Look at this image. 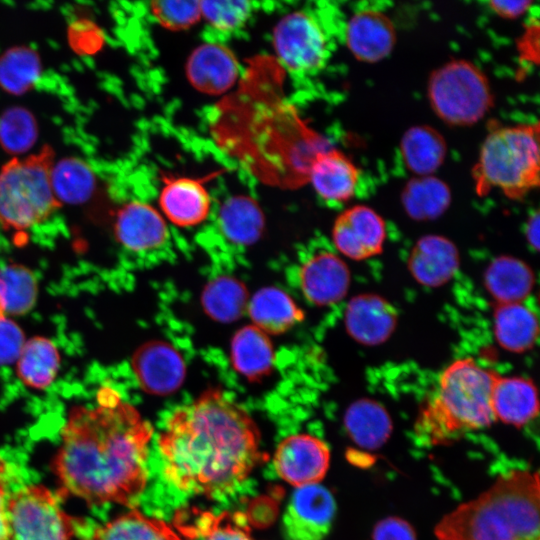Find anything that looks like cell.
<instances>
[{"mask_svg":"<svg viewBox=\"0 0 540 540\" xmlns=\"http://www.w3.org/2000/svg\"><path fill=\"white\" fill-rule=\"evenodd\" d=\"M151 425L116 390L70 409L52 461L61 490L90 505L133 503L144 491Z\"/></svg>","mask_w":540,"mask_h":540,"instance_id":"obj_1","label":"cell"},{"mask_svg":"<svg viewBox=\"0 0 540 540\" xmlns=\"http://www.w3.org/2000/svg\"><path fill=\"white\" fill-rule=\"evenodd\" d=\"M158 446L169 482L210 497L235 490L262 458L256 424L218 390L175 410Z\"/></svg>","mask_w":540,"mask_h":540,"instance_id":"obj_2","label":"cell"},{"mask_svg":"<svg viewBox=\"0 0 540 540\" xmlns=\"http://www.w3.org/2000/svg\"><path fill=\"white\" fill-rule=\"evenodd\" d=\"M539 507V473L513 470L445 515L435 535L438 540H540Z\"/></svg>","mask_w":540,"mask_h":540,"instance_id":"obj_3","label":"cell"},{"mask_svg":"<svg viewBox=\"0 0 540 540\" xmlns=\"http://www.w3.org/2000/svg\"><path fill=\"white\" fill-rule=\"evenodd\" d=\"M497 374L472 358H460L440 374L435 392L421 410L416 431L431 445H443L465 432L496 421L491 394Z\"/></svg>","mask_w":540,"mask_h":540,"instance_id":"obj_4","label":"cell"},{"mask_svg":"<svg viewBox=\"0 0 540 540\" xmlns=\"http://www.w3.org/2000/svg\"><path fill=\"white\" fill-rule=\"evenodd\" d=\"M476 192L500 190L521 199L540 183L539 124H519L492 129L484 139L473 168Z\"/></svg>","mask_w":540,"mask_h":540,"instance_id":"obj_5","label":"cell"},{"mask_svg":"<svg viewBox=\"0 0 540 540\" xmlns=\"http://www.w3.org/2000/svg\"><path fill=\"white\" fill-rule=\"evenodd\" d=\"M54 152L48 145L25 158L13 157L0 169V225L25 230L46 221L62 205L50 181Z\"/></svg>","mask_w":540,"mask_h":540,"instance_id":"obj_6","label":"cell"},{"mask_svg":"<svg viewBox=\"0 0 540 540\" xmlns=\"http://www.w3.org/2000/svg\"><path fill=\"white\" fill-rule=\"evenodd\" d=\"M427 94L434 113L451 126L476 124L493 105L487 76L465 59L451 60L433 71Z\"/></svg>","mask_w":540,"mask_h":540,"instance_id":"obj_7","label":"cell"},{"mask_svg":"<svg viewBox=\"0 0 540 540\" xmlns=\"http://www.w3.org/2000/svg\"><path fill=\"white\" fill-rule=\"evenodd\" d=\"M8 540H73L74 520L46 486L30 484L16 490L7 504Z\"/></svg>","mask_w":540,"mask_h":540,"instance_id":"obj_8","label":"cell"},{"mask_svg":"<svg viewBox=\"0 0 540 540\" xmlns=\"http://www.w3.org/2000/svg\"><path fill=\"white\" fill-rule=\"evenodd\" d=\"M272 44L279 62L294 73L319 70L329 55L323 27L305 11H293L282 17L273 29Z\"/></svg>","mask_w":540,"mask_h":540,"instance_id":"obj_9","label":"cell"},{"mask_svg":"<svg viewBox=\"0 0 540 540\" xmlns=\"http://www.w3.org/2000/svg\"><path fill=\"white\" fill-rule=\"evenodd\" d=\"M336 513L332 493L320 484L298 487L283 515L286 540H323Z\"/></svg>","mask_w":540,"mask_h":540,"instance_id":"obj_10","label":"cell"},{"mask_svg":"<svg viewBox=\"0 0 540 540\" xmlns=\"http://www.w3.org/2000/svg\"><path fill=\"white\" fill-rule=\"evenodd\" d=\"M330 450L317 437L296 434L285 438L274 456L277 474L295 487L319 484L329 468Z\"/></svg>","mask_w":540,"mask_h":540,"instance_id":"obj_11","label":"cell"},{"mask_svg":"<svg viewBox=\"0 0 540 540\" xmlns=\"http://www.w3.org/2000/svg\"><path fill=\"white\" fill-rule=\"evenodd\" d=\"M386 237L385 222L372 208L356 205L335 220L332 240L345 256L361 260L380 253Z\"/></svg>","mask_w":540,"mask_h":540,"instance_id":"obj_12","label":"cell"},{"mask_svg":"<svg viewBox=\"0 0 540 540\" xmlns=\"http://www.w3.org/2000/svg\"><path fill=\"white\" fill-rule=\"evenodd\" d=\"M132 370L139 386L147 393L166 395L182 385L186 367L179 352L164 341H150L132 356Z\"/></svg>","mask_w":540,"mask_h":540,"instance_id":"obj_13","label":"cell"},{"mask_svg":"<svg viewBox=\"0 0 540 540\" xmlns=\"http://www.w3.org/2000/svg\"><path fill=\"white\" fill-rule=\"evenodd\" d=\"M189 83L206 95H222L230 90L240 75L234 53L224 44L205 42L197 46L186 62Z\"/></svg>","mask_w":540,"mask_h":540,"instance_id":"obj_14","label":"cell"},{"mask_svg":"<svg viewBox=\"0 0 540 540\" xmlns=\"http://www.w3.org/2000/svg\"><path fill=\"white\" fill-rule=\"evenodd\" d=\"M345 41L359 61L377 63L385 59L396 44V30L391 19L381 11L360 10L347 22Z\"/></svg>","mask_w":540,"mask_h":540,"instance_id":"obj_15","label":"cell"},{"mask_svg":"<svg viewBox=\"0 0 540 540\" xmlns=\"http://www.w3.org/2000/svg\"><path fill=\"white\" fill-rule=\"evenodd\" d=\"M162 181L159 206L170 222L179 227H191L208 217L211 197L204 180L164 175Z\"/></svg>","mask_w":540,"mask_h":540,"instance_id":"obj_16","label":"cell"},{"mask_svg":"<svg viewBox=\"0 0 540 540\" xmlns=\"http://www.w3.org/2000/svg\"><path fill=\"white\" fill-rule=\"evenodd\" d=\"M114 234L123 247L141 252L163 245L168 228L161 213L151 204L132 200L117 211Z\"/></svg>","mask_w":540,"mask_h":540,"instance_id":"obj_17","label":"cell"},{"mask_svg":"<svg viewBox=\"0 0 540 540\" xmlns=\"http://www.w3.org/2000/svg\"><path fill=\"white\" fill-rule=\"evenodd\" d=\"M359 177V169L343 152L327 147L314 156L307 183L324 201L340 204L355 195Z\"/></svg>","mask_w":540,"mask_h":540,"instance_id":"obj_18","label":"cell"},{"mask_svg":"<svg viewBox=\"0 0 540 540\" xmlns=\"http://www.w3.org/2000/svg\"><path fill=\"white\" fill-rule=\"evenodd\" d=\"M349 270L343 260L331 252H319L301 265L300 288L308 301L326 306L340 301L349 287Z\"/></svg>","mask_w":540,"mask_h":540,"instance_id":"obj_19","label":"cell"},{"mask_svg":"<svg viewBox=\"0 0 540 540\" xmlns=\"http://www.w3.org/2000/svg\"><path fill=\"white\" fill-rule=\"evenodd\" d=\"M345 319L349 334L358 342L379 344L394 330L396 311L381 297L362 295L351 300Z\"/></svg>","mask_w":540,"mask_h":540,"instance_id":"obj_20","label":"cell"},{"mask_svg":"<svg viewBox=\"0 0 540 540\" xmlns=\"http://www.w3.org/2000/svg\"><path fill=\"white\" fill-rule=\"evenodd\" d=\"M491 407L495 419L516 427L523 426L538 415L537 389L524 377H501L495 379Z\"/></svg>","mask_w":540,"mask_h":540,"instance_id":"obj_21","label":"cell"},{"mask_svg":"<svg viewBox=\"0 0 540 540\" xmlns=\"http://www.w3.org/2000/svg\"><path fill=\"white\" fill-rule=\"evenodd\" d=\"M409 266L420 283L439 286L449 280L458 267V254L449 240L435 235L420 239L414 246Z\"/></svg>","mask_w":540,"mask_h":540,"instance_id":"obj_22","label":"cell"},{"mask_svg":"<svg viewBox=\"0 0 540 540\" xmlns=\"http://www.w3.org/2000/svg\"><path fill=\"white\" fill-rule=\"evenodd\" d=\"M218 227L230 242L247 246L261 237L265 217L259 203L249 195L237 194L227 198L217 217Z\"/></svg>","mask_w":540,"mask_h":540,"instance_id":"obj_23","label":"cell"},{"mask_svg":"<svg viewBox=\"0 0 540 540\" xmlns=\"http://www.w3.org/2000/svg\"><path fill=\"white\" fill-rule=\"evenodd\" d=\"M400 153L406 168L415 176L433 175L444 163L447 145L433 127H410L400 141Z\"/></svg>","mask_w":540,"mask_h":540,"instance_id":"obj_24","label":"cell"},{"mask_svg":"<svg viewBox=\"0 0 540 540\" xmlns=\"http://www.w3.org/2000/svg\"><path fill=\"white\" fill-rule=\"evenodd\" d=\"M253 325L266 334H281L298 323L303 315L293 299L276 287L258 290L246 310Z\"/></svg>","mask_w":540,"mask_h":540,"instance_id":"obj_25","label":"cell"},{"mask_svg":"<svg viewBox=\"0 0 540 540\" xmlns=\"http://www.w3.org/2000/svg\"><path fill=\"white\" fill-rule=\"evenodd\" d=\"M231 360L235 369L250 380H259L271 371L275 354L273 345L254 325L239 329L231 341Z\"/></svg>","mask_w":540,"mask_h":540,"instance_id":"obj_26","label":"cell"},{"mask_svg":"<svg viewBox=\"0 0 540 540\" xmlns=\"http://www.w3.org/2000/svg\"><path fill=\"white\" fill-rule=\"evenodd\" d=\"M60 362L55 343L46 337L34 336L25 341L15 362L17 376L27 387L44 390L57 377Z\"/></svg>","mask_w":540,"mask_h":540,"instance_id":"obj_27","label":"cell"},{"mask_svg":"<svg viewBox=\"0 0 540 540\" xmlns=\"http://www.w3.org/2000/svg\"><path fill=\"white\" fill-rule=\"evenodd\" d=\"M85 540H181L164 521L138 510L121 514L95 527Z\"/></svg>","mask_w":540,"mask_h":540,"instance_id":"obj_28","label":"cell"},{"mask_svg":"<svg viewBox=\"0 0 540 540\" xmlns=\"http://www.w3.org/2000/svg\"><path fill=\"white\" fill-rule=\"evenodd\" d=\"M494 332L499 344L506 350L526 351L537 339L536 315L523 302L500 304L494 315Z\"/></svg>","mask_w":540,"mask_h":540,"instance_id":"obj_29","label":"cell"},{"mask_svg":"<svg viewBox=\"0 0 540 540\" xmlns=\"http://www.w3.org/2000/svg\"><path fill=\"white\" fill-rule=\"evenodd\" d=\"M345 426L354 442L367 449L382 446L392 431L387 411L373 400L353 403L346 412Z\"/></svg>","mask_w":540,"mask_h":540,"instance_id":"obj_30","label":"cell"},{"mask_svg":"<svg viewBox=\"0 0 540 540\" xmlns=\"http://www.w3.org/2000/svg\"><path fill=\"white\" fill-rule=\"evenodd\" d=\"M450 202L449 186L434 175L415 176L406 183L402 192L404 209L416 220H429L441 216Z\"/></svg>","mask_w":540,"mask_h":540,"instance_id":"obj_31","label":"cell"},{"mask_svg":"<svg viewBox=\"0 0 540 540\" xmlns=\"http://www.w3.org/2000/svg\"><path fill=\"white\" fill-rule=\"evenodd\" d=\"M50 181L53 193L63 205L81 204L89 200L96 188V176L91 166L76 157L54 162Z\"/></svg>","mask_w":540,"mask_h":540,"instance_id":"obj_32","label":"cell"},{"mask_svg":"<svg viewBox=\"0 0 540 540\" xmlns=\"http://www.w3.org/2000/svg\"><path fill=\"white\" fill-rule=\"evenodd\" d=\"M178 519V529L189 540H254L244 520L237 515L192 511Z\"/></svg>","mask_w":540,"mask_h":540,"instance_id":"obj_33","label":"cell"},{"mask_svg":"<svg viewBox=\"0 0 540 540\" xmlns=\"http://www.w3.org/2000/svg\"><path fill=\"white\" fill-rule=\"evenodd\" d=\"M485 284L500 304L522 302L533 286V274L512 257L497 258L487 269Z\"/></svg>","mask_w":540,"mask_h":540,"instance_id":"obj_34","label":"cell"},{"mask_svg":"<svg viewBox=\"0 0 540 540\" xmlns=\"http://www.w3.org/2000/svg\"><path fill=\"white\" fill-rule=\"evenodd\" d=\"M248 292L245 285L230 276H219L204 288L201 302L205 313L213 320L230 323L247 310Z\"/></svg>","mask_w":540,"mask_h":540,"instance_id":"obj_35","label":"cell"},{"mask_svg":"<svg viewBox=\"0 0 540 540\" xmlns=\"http://www.w3.org/2000/svg\"><path fill=\"white\" fill-rule=\"evenodd\" d=\"M37 295V279L29 268L17 263L0 267V308L5 316L27 313Z\"/></svg>","mask_w":540,"mask_h":540,"instance_id":"obj_36","label":"cell"},{"mask_svg":"<svg viewBox=\"0 0 540 540\" xmlns=\"http://www.w3.org/2000/svg\"><path fill=\"white\" fill-rule=\"evenodd\" d=\"M42 73L35 49L18 46L0 56V87L12 95H22L35 86Z\"/></svg>","mask_w":540,"mask_h":540,"instance_id":"obj_37","label":"cell"},{"mask_svg":"<svg viewBox=\"0 0 540 540\" xmlns=\"http://www.w3.org/2000/svg\"><path fill=\"white\" fill-rule=\"evenodd\" d=\"M38 136L36 119L23 107H11L0 116V145L9 154H23L35 144Z\"/></svg>","mask_w":540,"mask_h":540,"instance_id":"obj_38","label":"cell"},{"mask_svg":"<svg viewBox=\"0 0 540 540\" xmlns=\"http://www.w3.org/2000/svg\"><path fill=\"white\" fill-rule=\"evenodd\" d=\"M201 18L219 32H234L243 27L253 11L250 1H200Z\"/></svg>","mask_w":540,"mask_h":540,"instance_id":"obj_39","label":"cell"},{"mask_svg":"<svg viewBox=\"0 0 540 540\" xmlns=\"http://www.w3.org/2000/svg\"><path fill=\"white\" fill-rule=\"evenodd\" d=\"M149 9L155 21L170 31L189 29L201 19L200 1H153Z\"/></svg>","mask_w":540,"mask_h":540,"instance_id":"obj_40","label":"cell"},{"mask_svg":"<svg viewBox=\"0 0 540 540\" xmlns=\"http://www.w3.org/2000/svg\"><path fill=\"white\" fill-rule=\"evenodd\" d=\"M20 326L7 316L0 317V365L15 363L25 344Z\"/></svg>","mask_w":540,"mask_h":540,"instance_id":"obj_41","label":"cell"},{"mask_svg":"<svg viewBox=\"0 0 540 540\" xmlns=\"http://www.w3.org/2000/svg\"><path fill=\"white\" fill-rule=\"evenodd\" d=\"M373 540H416L413 527L398 517H388L374 527Z\"/></svg>","mask_w":540,"mask_h":540,"instance_id":"obj_42","label":"cell"},{"mask_svg":"<svg viewBox=\"0 0 540 540\" xmlns=\"http://www.w3.org/2000/svg\"><path fill=\"white\" fill-rule=\"evenodd\" d=\"M533 2L528 0H494L488 2L490 9L498 16L506 19H516L525 15Z\"/></svg>","mask_w":540,"mask_h":540,"instance_id":"obj_43","label":"cell"},{"mask_svg":"<svg viewBox=\"0 0 540 540\" xmlns=\"http://www.w3.org/2000/svg\"><path fill=\"white\" fill-rule=\"evenodd\" d=\"M7 504L6 488L0 477V540H8L9 535Z\"/></svg>","mask_w":540,"mask_h":540,"instance_id":"obj_44","label":"cell"},{"mask_svg":"<svg viewBox=\"0 0 540 540\" xmlns=\"http://www.w3.org/2000/svg\"><path fill=\"white\" fill-rule=\"evenodd\" d=\"M526 237L531 246L538 248L539 238V213L535 211L528 219L526 224Z\"/></svg>","mask_w":540,"mask_h":540,"instance_id":"obj_45","label":"cell"},{"mask_svg":"<svg viewBox=\"0 0 540 540\" xmlns=\"http://www.w3.org/2000/svg\"><path fill=\"white\" fill-rule=\"evenodd\" d=\"M1 316H5L4 313L2 312L1 308H0V317Z\"/></svg>","mask_w":540,"mask_h":540,"instance_id":"obj_46","label":"cell"}]
</instances>
